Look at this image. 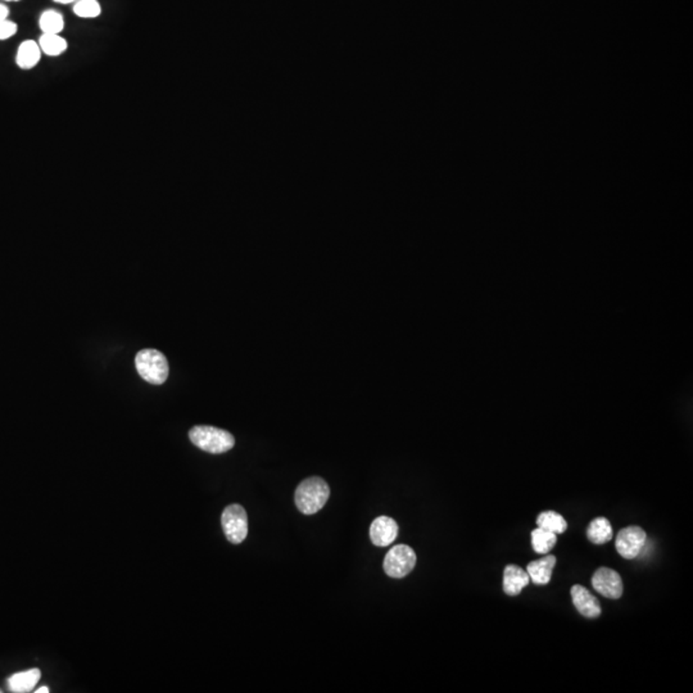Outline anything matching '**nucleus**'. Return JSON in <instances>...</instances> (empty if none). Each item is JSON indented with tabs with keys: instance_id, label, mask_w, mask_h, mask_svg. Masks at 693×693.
<instances>
[{
	"instance_id": "obj_16",
	"label": "nucleus",
	"mask_w": 693,
	"mask_h": 693,
	"mask_svg": "<svg viewBox=\"0 0 693 693\" xmlns=\"http://www.w3.org/2000/svg\"><path fill=\"white\" fill-rule=\"evenodd\" d=\"M537 524H538V528H542V529L552 532L555 534L565 533V530L567 529V520L564 519L560 513H555V511H545V513H540V516L537 519Z\"/></svg>"
},
{
	"instance_id": "obj_21",
	"label": "nucleus",
	"mask_w": 693,
	"mask_h": 693,
	"mask_svg": "<svg viewBox=\"0 0 693 693\" xmlns=\"http://www.w3.org/2000/svg\"><path fill=\"white\" fill-rule=\"evenodd\" d=\"M8 14H9V8L0 3V18H8Z\"/></svg>"
},
{
	"instance_id": "obj_12",
	"label": "nucleus",
	"mask_w": 693,
	"mask_h": 693,
	"mask_svg": "<svg viewBox=\"0 0 693 693\" xmlns=\"http://www.w3.org/2000/svg\"><path fill=\"white\" fill-rule=\"evenodd\" d=\"M40 670L36 667L13 674L7 680L8 689L14 693L31 692L40 680Z\"/></svg>"
},
{
	"instance_id": "obj_5",
	"label": "nucleus",
	"mask_w": 693,
	"mask_h": 693,
	"mask_svg": "<svg viewBox=\"0 0 693 693\" xmlns=\"http://www.w3.org/2000/svg\"><path fill=\"white\" fill-rule=\"evenodd\" d=\"M416 565V553L407 545H397L387 553L384 559V572L391 578H405Z\"/></svg>"
},
{
	"instance_id": "obj_17",
	"label": "nucleus",
	"mask_w": 693,
	"mask_h": 693,
	"mask_svg": "<svg viewBox=\"0 0 693 693\" xmlns=\"http://www.w3.org/2000/svg\"><path fill=\"white\" fill-rule=\"evenodd\" d=\"M556 542L557 537L552 532H548L542 528H537L532 532V546L534 551L540 555H546L552 551Z\"/></svg>"
},
{
	"instance_id": "obj_18",
	"label": "nucleus",
	"mask_w": 693,
	"mask_h": 693,
	"mask_svg": "<svg viewBox=\"0 0 693 693\" xmlns=\"http://www.w3.org/2000/svg\"><path fill=\"white\" fill-rule=\"evenodd\" d=\"M39 26H40V30L43 33H54V35H60L63 28H65V20H63V16L54 11V9H48L45 12H43L40 16V20H39Z\"/></svg>"
},
{
	"instance_id": "obj_9",
	"label": "nucleus",
	"mask_w": 693,
	"mask_h": 693,
	"mask_svg": "<svg viewBox=\"0 0 693 693\" xmlns=\"http://www.w3.org/2000/svg\"><path fill=\"white\" fill-rule=\"evenodd\" d=\"M572 599L574 606L586 618H599L601 615L600 601L591 594L586 586L575 584L572 586Z\"/></svg>"
},
{
	"instance_id": "obj_25",
	"label": "nucleus",
	"mask_w": 693,
	"mask_h": 693,
	"mask_svg": "<svg viewBox=\"0 0 693 693\" xmlns=\"http://www.w3.org/2000/svg\"><path fill=\"white\" fill-rule=\"evenodd\" d=\"M0 692H1V691H0Z\"/></svg>"
},
{
	"instance_id": "obj_15",
	"label": "nucleus",
	"mask_w": 693,
	"mask_h": 693,
	"mask_svg": "<svg viewBox=\"0 0 693 693\" xmlns=\"http://www.w3.org/2000/svg\"><path fill=\"white\" fill-rule=\"evenodd\" d=\"M38 44L40 47L41 53L47 54L49 57H58L65 53L68 48L67 41L60 35L54 33H43Z\"/></svg>"
},
{
	"instance_id": "obj_7",
	"label": "nucleus",
	"mask_w": 693,
	"mask_h": 693,
	"mask_svg": "<svg viewBox=\"0 0 693 693\" xmlns=\"http://www.w3.org/2000/svg\"><path fill=\"white\" fill-rule=\"evenodd\" d=\"M592 586L596 592L605 596L607 599L618 600L623 596V580L619 574L609 567H600L592 578Z\"/></svg>"
},
{
	"instance_id": "obj_2",
	"label": "nucleus",
	"mask_w": 693,
	"mask_h": 693,
	"mask_svg": "<svg viewBox=\"0 0 693 693\" xmlns=\"http://www.w3.org/2000/svg\"><path fill=\"white\" fill-rule=\"evenodd\" d=\"M189 438L194 446L208 454H225L235 446L233 435L219 427L206 425L194 427L189 432Z\"/></svg>"
},
{
	"instance_id": "obj_10",
	"label": "nucleus",
	"mask_w": 693,
	"mask_h": 693,
	"mask_svg": "<svg viewBox=\"0 0 693 693\" xmlns=\"http://www.w3.org/2000/svg\"><path fill=\"white\" fill-rule=\"evenodd\" d=\"M555 565H556V557L553 555L546 553L545 557L528 564L527 573L534 584L546 586L551 582Z\"/></svg>"
},
{
	"instance_id": "obj_1",
	"label": "nucleus",
	"mask_w": 693,
	"mask_h": 693,
	"mask_svg": "<svg viewBox=\"0 0 693 693\" xmlns=\"http://www.w3.org/2000/svg\"><path fill=\"white\" fill-rule=\"evenodd\" d=\"M329 497L330 488L325 480L317 476L303 480L294 493L295 506L305 515L319 513L327 505Z\"/></svg>"
},
{
	"instance_id": "obj_23",
	"label": "nucleus",
	"mask_w": 693,
	"mask_h": 693,
	"mask_svg": "<svg viewBox=\"0 0 693 693\" xmlns=\"http://www.w3.org/2000/svg\"><path fill=\"white\" fill-rule=\"evenodd\" d=\"M49 692V688L48 687H40L36 689V693H48Z\"/></svg>"
},
{
	"instance_id": "obj_4",
	"label": "nucleus",
	"mask_w": 693,
	"mask_h": 693,
	"mask_svg": "<svg viewBox=\"0 0 693 693\" xmlns=\"http://www.w3.org/2000/svg\"><path fill=\"white\" fill-rule=\"evenodd\" d=\"M221 524L230 543L240 545L247 538L248 516L244 507L236 503L227 506L221 516Z\"/></svg>"
},
{
	"instance_id": "obj_19",
	"label": "nucleus",
	"mask_w": 693,
	"mask_h": 693,
	"mask_svg": "<svg viewBox=\"0 0 693 693\" xmlns=\"http://www.w3.org/2000/svg\"><path fill=\"white\" fill-rule=\"evenodd\" d=\"M74 13L81 18H95L102 13L98 0H77L75 3Z\"/></svg>"
},
{
	"instance_id": "obj_20",
	"label": "nucleus",
	"mask_w": 693,
	"mask_h": 693,
	"mask_svg": "<svg viewBox=\"0 0 693 693\" xmlns=\"http://www.w3.org/2000/svg\"><path fill=\"white\" fill-rule=\"evenodd\" d=\"M17 33V25L8 20V18H0V40H7Z\"/></svg>"
},
{
	"instance_id": "obj_24",
	"label": "nucleus",
	"mask_w": 693,
	"mask_h": 693,
	"mask_svg": "<svg viewBox=\"0 0 693 693\" xmlns=\"http://www.w3.org/2000/svg\"><path fill=\"white\" fill-rule=\"evenodd\" d=\"M4 1H20V0H4Z\"/></svg>"
},
{
	"instance_id": "obj_22",
	"label": "nucleus",
	"mask_w": 693,
	"mask_h": 693,
	"mask_svg": "<svg viewBox=\"0 0 693 693\" xmlns=\"http://www.w3.org/2000/svg\"><path fill=\"white\" fill-rule=\"evenodd\" d=\"M53 1L60 4H71V3H76L77 0H53Z\"/></svg>"
},
{
	"instance_id": "obj_14",
	"label": "nucleus",
	"mask_w": 693,
	"mask_h": 693,
	"mask_svg": "<svg viewBox=\"0 0 693 693\" xmlns=\"http://www.w3.org/2000/svg\"><path fill=\"white\" fill-rule=\"evenodd\" d=\"M613 527L606 518H596L586 529V537L594 545H605L613 540Z\"/></svg>"
},
{
	"instance_id": "obj_13",
	"label": "nucleus",
	"mask_w": 693,
	"mask_h": 693,
	"mask_svg": "<svg viewBox=\"0 0 693 693\" xmlns=\"http://www.w3.org/2000/svg\"><path fill=\"white\" fill-rule=\"evenodd\" d=\"M40 58L41 49L36 41L26 40L21 43L16 55L17 66L22 70H30L40 62Z\"/></svg>"
},
{
	"instance_id": "obj_11",
	"label": "nucleus",
	"mask_w": 693,
	"mask_h": 693,
	"mask_svg": "<svg viewBox=\"0 0 693 693\" xmlns=\"http://www.w3.org/2000/svg\"><path fill=\"white\" fill-rule=\"evenodd\" d=\"M530 578L524 569L510 564L505 567L503 572V591L507 596H518V594L529 584Z\"/></svg>"
},
{
	"instance_id": "obj_3",
	"label": "nucleus",
	"mask_w": 693,
	"mask_h": 693,
	"mask_svg": "<svg viewBox=\"0 0 693 693\" xmlns=\"http://www.w3.org/2000/svg\"><path fill=\"white\" fill-rule=\"evenodd\" d=\"M135 366L141 378L153 386L163 384L168 378V362L157 349H141L135 357Z\"/></svg>"
},
{
	"instance_id": "obj_6",
	"label": "nucleus",
	"mask_w": 693,
	"mask_h": 693,
	"mask_svg": "<svg viewBox=\"0 0 693 693\" xmlns=\"http://www.w3.org/2000/svg\"><path fill=\"white\" fill-rule=\"evenodd\" d=\"M647 534L642 528L628 527L621 529L616 535L615 547L621 557L633 560L640 556L646 546Z\"/></svg>"
},
{
	"instance_id": "obj_8",
	"label": "nucleus",
	"mask_w": 693,
	"mask_h": 693,
	"mask_svg": "<svg viewBox=\"0 0 693 693\" xmlns=\"http://www.w3.org/2000/svg\"><path fill=\"white\" fill-rule=\"evenodd\" d=\"M398 530L395 520L389 516H379L370 527V538L375 546L387 547L395 540Z\"/></svg>"
}]
</instances>
